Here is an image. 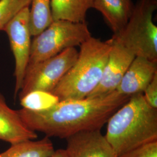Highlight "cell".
<instances>
[{
    "instance_id": "6da1fadb",
    "label": "cell",
    "mask_w": 157,
    "mask_h": 157,
    "mask_svg": "<svg viewBox=\"0 0 157 157\" xmlns=\"http://www.w3.org/2000/svg\"><path fill=\"white\" fill-rule=\"evenodd\" d=\"M116 90L106 95L60 101L50 108L17 111L26 126L47 137L67 139L78 132L101 130L112 114L129 100Z\"/></svg>"
},
{
    "instance_id": "7a4b0ae2",
    "label": "cell",
    "mask_w": 157,
    "mask_h": 157,
    "mask_svg": "<svg viewBox=\"0 0 157 157\" xmlns=\"http://www.w3.org/2000/svg\"><path fill=\"white\" fill-rule=\"evenodd\" d=\"M107 124L105 137L118 157L157 141V109L143 94L131 96Z\"/></svg>"
},
{
    "instance_id": "3957f363",
    "label": "cell",
    "mask_w": 157,
    "mask_h": 157,
    "mask_svg": "<svg viewBox=\"0 0 157 157\" xmlns=\"http://www.w3.org/2000/svg\"><path fill=\"white\" fill-rule=\"evenodd\" d=\"M111 48L109 40L103 41L91 36L84 41L77 59L51 93L59 101L87 97L101 80Z\"/></svg>"
},
{
    "instance_id": "277c9868",
    "label": "cell",
    "mask_w": 157,
    "mask_h": 157,
    "mask_svg": "<svg viewBox=\"0 0 157 157\" xmlns=\"http://www.w3.org/2000/svg\"><path fill=\"white\" fill-rule=\"evenodd\" d=\"M157 0H138L124 30L110 39L136 57L157 62V27L152 21Z\"/></svg>"
},
{
    "instance_id": "5b68a950",
    "label": "cell",
    "mask_w": 157,
    "mask_h": 157,
    "mask_svg": "<svg viewBox=\"0 0 157 157\" xmlns=\"http://www.w3.org/2000/svg\"><path fill=\"white\" fill-rule=\"evenodd\" d=\"M91 37L86 22L54 21L32 41L28 65L56 56L63 51L80 45Z\"/></svg>"
},
{
    "instance_id": "8992f818",
    "label": "cell",
    "mask_w": 157,
    "mask_h": 157,
    "mask_svg": "<svg viewBox=\"0 0 157 157\" xmlns=\"http://www.w3.org/2000/svg\"><path fill=\"white\" fill-rule=\"evenodd\" d=\"M75 47L69 48L56 56L27 67L18 97L34 91L51 92L72 67L78 56Z\"/></svg>"
},
{
    "instance_id": "52a82bcc",
    "label": "cell",
    "mask_w": 157,
    "mask_h": 157,
    "mask_svg": "<svg viewBox=\"0 0 157 157\" xmlns=\"http://www.w3.org/2000/svg\"><path fill=\"white\" fill-rule=\"evenodd\" d=\"M7 34L13 55L16 79L15 95L19 93L28 65L31 48L29 6L24 8L7 23L3 29Z\"/></svg>"
},
{
    "instance_id": "ba28073f",
    "label": "cell",
    "mask_w": 157,
    "mask_h": 157,
    "mask_svg": "<svg viewBox=\"0 0 157 157\" xmlns=\"http://www.w3.org/2000/svg\"><path fill=\"white\" fill-rule=\"evenodd\" d=\"M109 40L111 48L101 80L95 90L87 97L106 95L115 91L136 57L123 46Z\"/></svg>"
},
{
    "instance_id": "9c48e42d",
    "label": "cell",
    "mask_w": 157,
    "mask_h": 157,
    "mask_svg": "<svg viewBox=\"0 0 157 157\" xmlns=\"http://www.w3.org/2000/svg\"><path fill=\"white\" fill-rule=\"evenodd\" d=\"M101 130H86L67 139L69 157H118Z\"/></svg>"
},
{
    "instance_id": "30bf717a",
    "label": "cell",
    "mask_w": 157,
    "mask_h": 157,
    "mask_svg": "<svg viewBox=\"0 0 157 157\" xmlns=\"http://www.w3.org/2000/svg\"><path fill=\"white\" fill-rule=\"evenodd\" d=\"M157 74V62L144 58L135 57L116 91L130 97L143 94L146 87Z\"/></svg>"
},
{
    "instance_id": "8fae6325",
    "label": "cell",
    "mask_w": 157,
    "mask_h": 157,
    "mask_svg": "<svg viewBox=\"0 0 157 157\" xmlns=\"http://www.w3.org/2000/svg\"><path fill=\"white\" fill-rule=\"evenodd\" d=\"M37 138L36 132L26 126L17 111L8 107L4 97L0 93V140L13 145Z\"/></svg>"
},
{
    "instance_id": "7c38bea8",
    "label": "cell",
    "mask_w": 157,
    "mask_h": 157,
    "mask_svg": "<svg viewBox=\"0 0 157 157\" xmlns=\"http://www.w3.org/2000/svg\"><path fill=\"white\" fill-rule=\"evenodd\" d=\"M134 6L132 0H93L92 8L101 13L116 35L126 26Z\"/></svg>"
},
{
    "instance_id": "4fadbf2b",
    "label": "cell",
    "mask_w": 157,
    "mask_h": 157,
    "mask_svg": "<svg viewBox=\"0 0 157 157\" xmlns=\"http://www.w3.org/2000/svg\"><path fill=\"white\" fill-rule=\"evenodd\" d=\"M93 0H51V13L54 21L66 20L85 22L86 13L92 8Z\"/></svg>"
},
{
    "instance_id": "5bb4252c",
    "label": "cell",
    "mask_w": 157,
    "mask_h": 157,
    "mask_svg": "<svg viewBox=\"0 0 157 157\" xmlns=\"http://www.w3.org/2000/svg\"><path fill=\"white\" fill-rule=\"evenodd\" d=\"M54 151L50 137L45 136L39 140L25 141L11 145L0 153V157H51Z\"/></svg>"
},
{
    "instance_id": "9a60e30c",
    "label": "cell",
    "mask_w": 157,
    "mask_h": 157,
    "mask_svg": "<svg viewBox=\"0 0 157 157\" xmlns=\"http://www.w3.org/2000/svg\"><path fill=\"white\" fill-rule=\"evenodd\" d=\"M29 8V22L31 34L36 36L53 22L51 0H31Z\"/></svg>"
},
{
    "instance_id": "2e32d148",
    "label": "cell",
    "mask_w": 157,
    "mask_h": 157,
    "mask_svg": "<svg viewBox=\"0 0 157 157\" xmlns=\"http://www.w3.org/2000/svg\"><path fill=\"white\" fill-rule=\"evenodd\" d=\"M23 108L32 111H45L59 102V98L51 92L34 91L20 99Z\"/></svg>"
},
{
    "instance_id": "e0dca14e",
    "label": "cell",
    "mask_w": 157,
    "mask_h": 157,
    "mask_svg": "<svg viewBox=\"0 0 157 157\" xmlns=\"http://www.w3.org/2000/svg\"><path fill=\"white\" fill-rule=\"evenodd\" d=\"M30 2L31 0H0V30Z\"/></svg>"
},
{
    "instance_id": "ac0fdd59",
    "label": "cell",
    "mask_w": 157,
    "mask_h": 157,
    "mask_svg": "<svg viewBox=\"0 0 157 157\" xmlns=\"http://www.w3.org/2000/svg\"><path fill=\"white\" fill-rule=\"evenodd\" d=\"M119 157H157V141L142 146Z\"/></svg>"
},
{
    "instance_id": "d6986e66",
    "label": "cell",
    "mask_w": 157,
    "mask_h": 157,
    "mask_svg": "<svg viewBox=\"0 0 157 157\" xmlns=\"http://www.w3.org/2000/svg\"><path fill=\"white\" fill-rule=\"evenodd\" d=\"M143 95L150 106L157 109V74L146 87Z\"/></svg>"
},
{
    "instance_id": "ffe728a7",
    "label": "cell",
    "mask_w": 157,
    "mask_h": 157,
    "mask_svg": "<svg viewBox=\"0 0 157 157\" xmlns=\"http://www.w3.org/2000/svg\"><path fill=\"white\" fill-rule=\"evenodd\" d=\"M51 157H69L65 149H58L55 150Z\"/></svg>"
}]
</instances>
